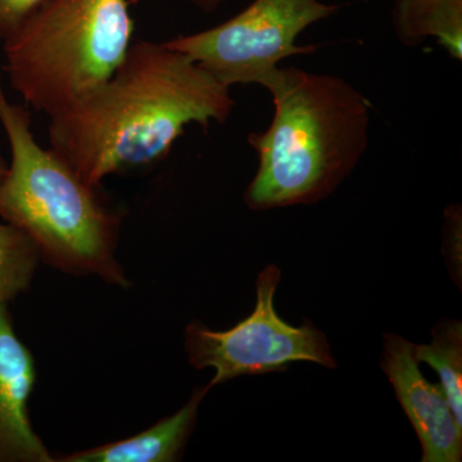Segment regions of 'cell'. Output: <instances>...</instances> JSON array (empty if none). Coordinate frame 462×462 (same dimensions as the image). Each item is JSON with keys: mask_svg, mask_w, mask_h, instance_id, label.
<instances>
[{"mask_svg": "<svg viewBox=\"0 0 462 462\" xmlns=\"http://www.w3.org/2000/svg\"><path fill=\"white\" fill-rule=\"evenodd\" d=\"M0 124L11 163L0 182V217L26 233L45 260L72 273L126 285L116 261L120 218L53 149L39 144L32 115L9 102L0 71Z\"/></svg>", "mask_w": 462, "mask_h": 462, "instance_id": "3", "label": "cell"}, {"mask_svg": "<svg viewBox=\"0 0 462 462\" xmlns=\"http://www.w3.org/2000/svg\"><path fill=\"white\" fill-rule=\"evenodd\" d=\"M194 5L202 9L203 12H214L216 8L220 7L225 0H189Z\"/></svg>", "mask_w": 462, "mask_h": 462, "instance_id": "14", "label": "cell"}, {"mask_svg": "<svg viewBox=\"0 0 462 462\" xmlns=\"http://www.w3.org/2000/svg\"><path fill=\"white\" fill-rule=\"evenodd\" d=\"M393 27L403 45L434 38L454 60H462V0H396Z\"/></svg>", "mask_w": 462, "mask_h": 462, "instance_id": "10", "label": "cell"}, {"mask_svg": "<svg viewBox=\"0 0 462 462\" xmlns=\"http://www.w3.org/2000/svg\"><path fill=\"white\" fill-rule=\"evenodd\" d=\"M211 385L199 388L189 402L169 418L136 436L63 456V462H172L180 458Z\"/></svg>", "mask_w": 462, "mask_h": 462, "instance_id": "9", "label": "cell"}, {"mask_svg": "<svg viewBox=\"0 0 462 462\" xmlns=\"http://www.w3.org/2000/svg\"><path fill=\"white\" fill-rule=\"evenodd\" d=\"M133 35L127 0H48L3 42V69L27 105L51 117L107 83Z\"/></svg>", "mask_w": 462, "mask_h": 462, "instance_id": "4", "label": "cell"}, {"mask_svg": "<svg viewBox=\"0 0 462 462\" xmlns=\"http://www.w3.org/2000/svg\"><path fill=\"white\" fill-rule=\"evenodd\" d=\"M282 272L269 264L258 275L254 312L229 330L215 331L191 322L185 349L191 366L215 370L211 387L245 375L282 372L294 363H314L334 369L329 342L312 324L293 327L275 309Z\"/></svg>", "mask_w": 462, "mask_h": 462, "instance_id": "6", "label": "cell"}, {"mask_svg": "<svg viewBox=\"0 0 462 462\" xmlns=\"http://www.w3.org/2000/svg\"><path fill=\"white\" fill-rule=\"evenodd\" d=\"M230 88L165 42H133L114 76L88 98L51 116V149L88 185L169 156L190 124L223 125Z\"/></svg>", "mask_w": 462, "mask_h": 462, "instance_id": "1", "label": "cell"}, {"mask_svg": "<svg viewBox=\"0 0 462 462\" xmlns=\"http://www.w3.org/2000/svg\"><path fill=\"white\" fill-rule=\"evenodd\" d=\"M337 11L320 0H254L221 25L165 44L226 87L256 84L267 89L285 58L316 51L315 45H298V36Z\"/></svg>", "mask_w": 462, "mask_h": 462, "instance_id": "5", "label": "cell"}, {"mask_svg": "<svg viewBox=\"0 0 462 462\" xmlns=\"http://www.w3.org/2000/svg\"><path fill=\"white\" fill-rule=\"evenodd\" d=\"M416 360L430 365L439 376L456 420L462 425V324L440 320L430 345H415Z\"/></svg>", "mask_w": 462, "mask_h": 462, "instance_id": "11", "label": "cell"}, {"mask_svg": "<svg viewBox=\"0 0 462 462\" xmlns=\"http://www.w3.org/2000/svg\"><path fill=\"white\" fill-rule=\"evenodd\" d=\"M9 163L7 162V160H5V158L2 156V153H0V182H2L3 179L7 175Z\"/></svg>", "mask_w": 462, "mask_h": 462, "instance_id": "15", "label": "cell"}, {"mask_svg": "<svg viewBox=\"0 0 462 462\" xmlns=\"http://www.w3.org/2000/svg\"><path fill=\"white\" fill-rule=\"evenodd\" d=\"M382 369L420 440L421 461L460 462L462 425L440 384L421 373L415 345L397 334H385Z\"/></svg>", "mask_w": 462, "mask_h": 462, "instance_id": "7", "label": "cell"}, {"mask_svg": "<svg viewBox=\"0 0 462 462\" xmlns=\"http://www.w3.org/2000/svg\"><path fill=\"white\" fill-rule=\"evenodd\" d=\"M41 251L12 224H0V305L25 291L38 266Z\"/></svg>", "mask_w": 462, "mask_h": 462, "instance_id": "12", "label": "cell"}, {"mask_svg": "<svg viewBox=\"0 0 462 462\" xmlns=\"http://www.w3.org/2000/svg\"><path fill=\"white\" fill-rule=\"evenodd\" d=\"M35 380L32 355L18 339L7 307L0 305V462L54 461L27 411Z\"/></svg>", "mask_w": 462, "mask_h": 462, "instance_id": "8", "label": "cell"}, {"mask_svg": "<svg viewBox=\"0 0 462 462\" xmlns=\"http://www.w3.org/2000/svg\"><path fill=\"white\" fill-rule=\"evenodd\" d=\"M48 0H0V41L14 35Z\"/></svg>", "mask_w": 462, "mask_h": 462, "instance_id": "13", "label": "cell"}, {"mask_svg": "<svg viewBox=\"0 0 462 462\" xmlns=\"http://www.w3.org/2000/svg\"><path fill=\"white\" fill-rule=\"evenodd\" d=\"M273 117L249 134L258 169L245 200L254 211L311 205L351 175L367 148L370 103L343 79L281 69L267 88Z\"/></svg>", "mask_w": 462, "mask_h": 462, "instance_id": "2", "label": "cell"}]
</instances>
